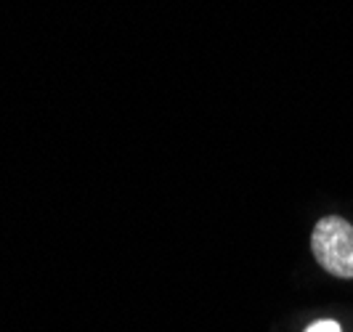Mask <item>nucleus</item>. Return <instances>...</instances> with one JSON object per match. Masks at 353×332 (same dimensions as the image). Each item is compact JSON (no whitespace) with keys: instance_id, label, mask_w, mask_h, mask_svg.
Here are the masks:
<instances>
[{"instance_id":"nucleus-1","label":"nucleus","mask_w":353,"mask_h":332,"mask_svg":"<svg viewBox=\"0 0 353 332\" xmlns=\"http://www.w3.org/2000/svg\"><path fill=\"white\" fill-rule=\"evenodd\" d=\"M311 250L324 271L340 280H353V226L345 218H321L311 234Z\"/></svg>"},{"instance_id":"nucleus-2","label":"nucleus","mask_w":353,"mask_h":332,"mask_svg":"<svg viewBox=\"0 0 353 332\" xmlns=\"http://www.w3.org/2000/svg\"><path fill=\"white\" fill-rule=\"evenodd\" d=\"M305 332H343V330H340V324L332 322V319H321V322H314Z\"/></svg>"}]
</instances>
